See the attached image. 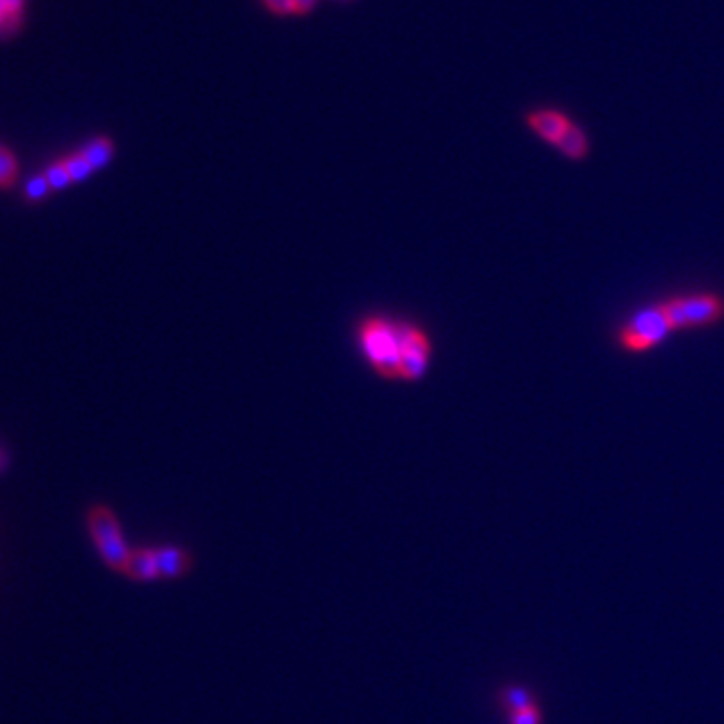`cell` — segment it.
<instances>
[{
	"label": "cell",
	"instance_id": "cell-1",
	"mask_svg": "<svg viewBox=\"0 0 724 724\" xmlns=\"http://www.w3.org/2000/svg\"><path fill=\"white\" fill-rule=\"evenodd\" d=\"M358 342L378 376L386 378V381L401 378L404 322H393L383 316H370L358 326Z\"/></svg>",
	"mask_w": 724,
	"mask_h": 724
},
{
	"label": "cell",
	"instance_id": "cell-2",
	"mask_svg": "<svg viewBox=\"0 0 724 724\" xmlns=\"http://www.w3.org/2000/svg\"><path fill=\"white\" fill-rule=\"evenodd\" d=\"M87 529H89L91 540L99 552L105 566L113 571L123 573L131 547L123 537V529L115 511L107 506H93L87 514Z\"/></svg>",
	"mask_w": 724,
	"mask_h": 724
},
{
	"label": "cell",
	"instance_id": "cell-3",
	"mask_svg": "<svg viewBox=\"0 0 724 724\" xmlns=\"http://www.w3.org/2000/svg\"><path fill=\"white\" fill-rule=\"evenodd\" d=\"M660 306L673 330L710 326L724 316V300L719 294L673 296L660 302Z\"/></svg>",
	"mask_w": 724,
	"mask_h": 724
},
{
	"label": "cell",
	"instance_id": "cell-4",
	"mask_svg": "<svg viewBox=\"0 0 724 724\" xmlns=\"http://www.w3.org/2000/svg\"><path fill=\"white\" fill-rule=\"evenodd\" d=\"M670 332H673V329H670L666 316L662 312V306L654 304L642 308L628 322L622 324V329L617 330V342L626 352L638 355V352L654 348Z\"/></svg>",
	"mask_w": 724,
	"mask_h": 724
},
{
	"label": "cell",
	"instance_id": "cell-5",
	"mask_svg": "<svg viewBox=\"0 0 724 724\" xmlns=\"http://www.w3.org/2000/svg\"><path fill=\"white\" fill-rule=\"evenodd\" d=\"M432 355V342L429 334L417 324L404 322V347L401 357L403 381H419L427 373Z\"/></svg>",
	"mask_w": 724,
	"mask_h": 724
},
{
	"label": "cell",
	"instance_id": "cell-6",
	"mask_svg": "<svg viewBox=\"0 0 724 724\" xmlns=\"http://www.w3.org/2000/svg\"><path fill=\"white\" fill-rule=\"evenodd\" d=\"M155 560L159 580H181L191 571L196 558L193 553L180 545H159L155 547Z\"/></svg>",
	"mask_w": 724,
	"mask_h": 724
},
{
	"label": "cell",
	"instance_id": "cell-7",
	"mask_svg": "<svg viewBox=\"0 0 724 724\" xmlns=\"http://www.w3.org/2000/svg\"><path fill=\"white\" fill-rule=\"evenodd\" d=\"M123 576L134 581H155L159 580L155 547H131Z\"/></svg>",
	"mask_w": 724,
	"mask_h": 724
},
{
	"label": "cell",
	"instance_id": "cell-8",
	"mask_svg": "<svg viewBox=\"0 0 724 724\" xmlns=\"http://www.w3.org/2000/svg\"><path fill=\"white\" fill-rule=\"evenodd\" d=\"M527 125L532 127L537 135L550 144H558L560 137L566 134L571 121L558 111H535L527 117Z\"/></svg>",
	"mask_w": 724,
	"mask_h": 724
},
{
	"label": "cell",
	"instance_id": "cell-9",
	"mask_svg": "<svg viewBox=\"0 0 724 724\" xmlns=\"http://www.w3.org/2000/svg\"><path fill=\"white\" fill-rule=\"evenodd\" d=\"M496 701H497V706L503 714L515 712L519 709H525V706H529V704L540 702V699H537L532 688H527L524 684H515V682L501 686L497 691Z\"/></svg>",
	"mask_w": 724,
	"mask_h": 724
},
{
	"label": "cell",
	"instance_id": "cell-10",
	"mask_svg": "<svg viewBox=\"0 0 724 724\" xmlns=\"http://www.w3.org/2000/svg\"><path fill=\"white\" fill-rule=\"evenodd\" d=\"M555 147L570 159H584L589 152V141L584 131L571 123L566 134H563L558 144H555Z\"/></svg>",
	"mask_w": 724,
	"mask_h": 724
},
{
	"label": "cell",
	"instance_id": "cell-11",
	"mask_svg": "<svg viewBox=\"0 0 724 724\" xmlns=\"http://www.w3.org/2000/svg\"><path fill=\"white\" fill-rule=\"evenodd\" d=\"M81 153L97 172L111 162V157L115 155V144L109 137H95L81 149Z\"/></svg>",
	"mask_w": 724,
	"mask_h": 724
},
{
	"label": "cell",
	"instance_id": "cell-12",
	"mask_svg": "<svg viewBox=\"0 0 724 724\" xmlns=\"http://www.w3.org/2000/svg\"><path fill=\"white\" fill-rule=\"evenodd\" d=\"M19 175V162L8 147H0V190L13 188Z\"/></svg>",
	"mask_w": 724,
	"mask_h": 724
},
{
	"label": "cell",
	"instance_id": "cell-13",
	"mask_svg": "<svg viewBox=\"0 0 724 724\" xmlns=\"http://www.w3.org/2000/svg\"><path fill=\"white\" fill-rule=\"evenodd\" d=\"M63 162H65V165H67L69 175H70V181H73V183L85 181V180L89 178V175L95 172L93 167H91V163L87 162L85 155L81 153V149H79V152H73V153L65 155V157H63Z\"/></svg>",
	"mask_w": 724,
	"mask_h": 724
},
{
	"label": "cell",
	"instance_id": "cell-14",
	"mask_svg": "<svg viewBox=\"0 0 724 724\" xmlns=\"http://www.w3.org/2000/svg\"><path fill=\"white\" fill-rule=\"evenodd\" d=\"M52 193L49 180L45 173H39L34 175V178L29 180V183L24 185V200L29 201V204H42L49 196Z\"/></svg>",
	"mask_w": 724,
	"mask_h": 724
},
{
	"label": "cell",
	"instance_id": "cell-15",
	"mask_svg": "<svg viewBox=\"0 0 724 724\" xmlns=\"http://www.w3.org/2000/svg\"><path fill=\"white\" fill-rule=\"evenodd\" d=\"M545 720V714L540 702L535 704H529L525 709H519L515 712H509L506 714V722L507 724H543Z\"/></svg>",
	"mask_w": 724,
	"mask_h": 724
},
{
	"label": "cell",
	"instance_id": "cell-16",
	"mask_svg": "<svg viewBox=\"0 0 724 724\" xmlns=\"http://www.w3.org/2000/svg\"><path fill=\"white\" fill-rule=\"evenodd\" d=\"M45 175H47L52 193L63 191L65 188H69L70 183H73V181H70V175H69V170H67V165L63 162V157L57 159V162H52L45 170Z\"/></svg>",
	"mask_w": 724,
	"mask_h": 724
},
{
	"label": "cell",
	"instance_id": "cell-17",
	"mask_svg": "<svg viewBox=\"0 0 724 724\" xmlns=\"http://www.w3.org/2000/svg\"><path fill=\"white\" fill-rule=\"evenodd\" d=\"M272 13L276 14H290L296 13V0H264Z\"/></svg>",
	"mask_w": 724,
	"mask_h": 724
},
{
	"label": "cell",
	"instance_id": "cell-18",
	"mask_svg": "<svg viewBox=\"0 0 724 724\" xmlns=\"http://www.w3.org/2000/svg\"><path fill=\"white\" fill-rule=\"evenodd\" d=\"M5 5H6V11L13 16H23L24 0H5Z\"/></svg>",
	"mask_w": 724,
	"mask_h": 724
},
{
	"label": "cell",
	"instance_id": "cell-19",
	"mask_svg": "<svg viewBox=\"0 0 724 724\" xmlns=\"http://www.w3.org/2000/svg\"><path fill=\"white\" fill-rule=\"evenodd\" d=\"M316 5V0H296V13H308Z\"/></svg>",
	"mask_w": 724,
	"mask_h": 724
},
{
	"label": "cell",
	"instance_id": "cell-20",
	"mask_svg": "<svg viewBox=\"0 0 724 724\" xmlns=\"http://www.w3.org/2000/svg\"><path fill=\"white\" fill-rule=\"evenodd\" d=\"M6 467V453H5V449L0 447V471H3Z\"/></svg>",
	"mask_w": 724,
	"mask_h": 724
},
{
	"label": "cell",
	"instance_id": "cell-21",
	"mask_svg": "<svg viewBox=\"0 0 724 724\" xmlns=\"http://www.w3.org/2000/svg\"><path fill=\"white\" fill-rule=\"evenodd\" d=\"M0 147H3V145H0Z\"/></svg>",
	"mask_w": 724,
	"mask_h": 724
}]
</instances>
